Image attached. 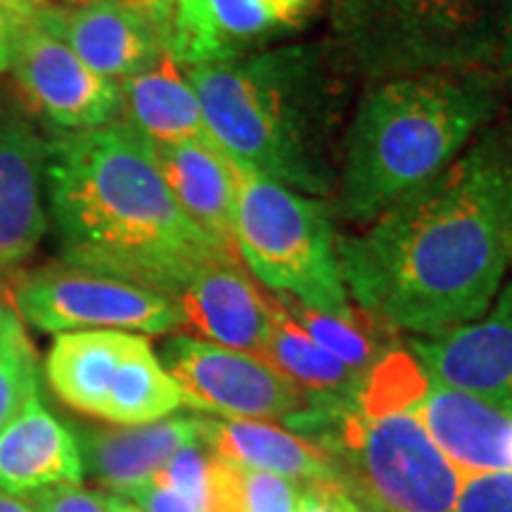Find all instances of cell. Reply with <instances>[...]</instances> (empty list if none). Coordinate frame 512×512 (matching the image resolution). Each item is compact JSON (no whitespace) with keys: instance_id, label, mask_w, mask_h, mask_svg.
Masks as SVG:
<instances>
[{"instance_id":"31","label":"cell","mask_w":512,"mask_h":512,"mask_svg":"<svg viewBox=\"0 0 512 512\" xmlns=\"http://www.w3.org/2000/svg\"><path fill=\"white\" fill-rule=\"evenodd\" d=\"M498 76L512 98V0H498Z\"/></svg>"},{"instance_id":"14","label":"cell","mask_w":512,"mask_h":512,"mask_svg":"<svg viewBox=\"0 0 512 512\" xmlns=\"http://www.w3.org/2000/svg\"><path fill=\"white\" fill-rule=\"evenodd\" d=\"M413 413L463 477L512 472V401L460 392L425 377Z\"/></svg>"},{"instance_id":"6","label":"cell","mask_w":512,"mask_h":512,"mask_svg":"<svg viewBox=\"0 0 512 512\" xmlns=\"http://www.w3.org/2000/svg\"><path fill=\"white\" fill-rule=\"evenodd\" d=\"M328 17L363 83L498 67V0H330Z\"/></svg>"},{"instance_id":"17","label":"cell","mask_w":512,"mask_h":512,"mask_svg":"<svg viewBox=\"0 0 512 512\" xmlns=\"http://www.w3.org/2000/svg\"><path fill=\"white\" fill-rule=\"evenodd\" d=\"M46 157L48 143L31 121L0 112V268L27 259L46 235Z\"/></svg>"},{"instance_id":"2","label":"cell","mask_w":512,"mask_h":512,"mask_svg":"<svg viewBox=\"0 0 512 512\" xmlns=\"http://www.w3.org/2000/svg\"><path fill=\"white\" fill-rule=\"evenodd\" d=\"M46 183L64 264L176 299L204 266L238 259L185 216L159 174L150 140L121 119L55 133Z\"/></svg>"},{"instance_id":"36","label":"cell","mask_w":512,"mask_h":512,"mask_svg":"<svg viewBox=\"0 0 512 512\" xmlns=\"http://www.w3.org/2000/svg\"><path fill=\"white\" fill-rule=\"evenodd\" d=\"M110 512H143L136 503L128 501L124 496H112L110 494Z\"/></svg>"},{"instance_id":"24","label":"cell","mask_w":512,"mask_h":512,"mask_svg":"<svg viewBox=\"0 0 512 512\" xmlns=\"http://www.w3.org/2000/svg\"><path fill=\"white\" fill-rule=\"evenodd\" d=\"M273 297L309 332L313 342H318L328 354L363 377H368L377 363L401 347L396 342L399 339L396 332L382 325L380 320L368 316L356 304L342 313H323L306 309V306L292 302V299L278 297V294H273Z\"/></svg>"},{"instance_id":"21","label":"cell","mask_w":512,"mask_h":512,"mask_svg":"<svg viewBox=\"0 0 512 512\" xmlns=\"http://www.w3.org/2000/svg\"><path fill=\"white\" fill-rule=\"evenodd\" d=\"M143 337L126 330L62 332L46 358L50 389L72 411L102 420L126 358Z\"/></svg>"},{"instance_id":"12","label":"cell","mask_w":512,"mask_h":512,"mask_svg":"<svg viewBox=\"0 0 512 512\" xmlns=\"http://www.w3.org/2000/svg\"><path fill=\"white\" fill-rule=\"evenodd\" d=\"M406 349L432 382L512 401V271L484 316Z\"/></svg>"},{"instance_id":"27","label":"cell","mask_w":512,"mask_h":512,"mask_svg":"<svg viewBox=\"0 0 512 512\" xmlns=\"http://www.w3.org/2000/svg\"><path fill=\"white\" fill-rule=\"evenodd\" d=\"M242 512H302L304 486L273 472L240 467Z\"/></svg>"},{"instance_id":"16","label":"cell","mask_w":512,"mask_h":512,"mask_svg":"<svg viewBox=\"0 0 512 512\" xmlns=\"http://www.w3.org/2000/svg\"><path fill=\"white\" fill-rule=\"evenodd\" d=\"M204 420L202 415H171L138 427H81L74 434L83 470L112 496H131L181 448L202 441Z\"/></svg>"},{"instance_id":"18","label":"cell","mask_w":512,"mask_h":512,"mask_svg":"<svg viewBox=\"0 0 512 512\" xmlns=\"http://www.w3.org/2000/svg\"><path fill=\"white\" fill-rule=\"evenodd\" d=\"M157 169L178 207L216 247L238 256L235 211H238L240 169L216 143H150ZM240 259V256H238Z\"/></svg>"},{"instance_id":"37","label":"cell","mask_w":512,"mask_h":512,"mask_svg":"<svg viewBox=\"0 0 512 512\" xmlns=\"http://www.w3.org/2000/svg\"><path fill=\"white\" fill-rule=\"evenodd\" d=\"M36 3H38V0H36Z\"/></svg>"},{"instance_id":"20","label":"cell","mask_w":512,"mask_h":512,"mask_svg":"<svg viewBox=\"0 0 512 512\" xmlns=\"http://www.w3.org/2000/svg\"><path fill=\"white\" fill-rule=\"evenodd\" d=\"M202 439L228 463L273 472L302 484L304 489L325 484L342 486V475L330 453L290 427H280L278 422L207 418Z\"/></svg>"},{"instance_id":"29","label":"cell","mask_w":512,"mask_h":512,"mask_svg":"<svg viewBox=\"0 0 512 512\" xmlns=\"http://www.w3.org/2000/svg\"><path fill=\"white\" fill-rule=\"evenodd\" d=\"M456 512H512V472L465 475Z\"/></svg>"},{"instance_id":"32","label":"cell","mask_w":512,"mask_h":512,"mask_svg":"<svg viewBox=\"0 0 512 512\" xmlns=\"http://www.w3.org/2000/svg\"><path fill=\"white\" fill-rule=\"evenodd\" d=\"M131 10H136L138 15H143L147 22L152 24L162 36L164 46L169 43V31H171V19H174V5L176 0H121ZM169 53V50H166Z\"/></svg>"},{"instance_id":"13","label":"cell","mask_w":512,"mask_h":512,"mask_svg":"<svg viewBox=\"0 0 512 512\" xmlns=\"http://www.w3.org/2000/svg\"><path fill=\"white\" fill-rule=\"evenodd\" d=\"M36 19L95 74L126 81L162 60L159 31L121 0H67L36 3Z\"/></svg>"},{"instance_id":"7","label":"cell","mask_w":512,"mask_h":512,"mask_svg":"<svg viewBox=\"0 0 512 512\" xmlns=\"http://www.w3.org/2000/svg\"><path fill=\"white\" fill-rule=\"evenodd\" d=\"M332 202L240 171L235 247L261 287L323 313L349 311Z\"/></svg>"},{"instance_id":"9","label":"cell","mask_w":512,"mask_h":512,"mask_svg":"<svg viewBox=\"0 0 512 512\" xmlns=\"http://www.w3.org/2000/svg\"><path fill=\"white\" fill-rule=\"evenodd\" d=\"M185 399V411L221 420L290 422L311 408L306 396L261 356L204 339L171 335L159 349Z\"/></svg>"},{"instance_id":"4","label":"cell","mask_w":512,"mask_h":512,"mask_svg":"<svg viewBox=\"0 0 512 512\" xmlns=\"http://www.w3.org/2000/svg\"><path fill=\"white\" fill-rule=\"evenodd\" d=\"M503 102L496 69L363 83L342 140L337 219L363 228L430 183L501 119Z\"/></svg>"},{"instance_id":"23","label":"cell","mask_w":512,"mask_h":512,"mask_svg":"<svg viewBox=\"0 0 512 512\" xmlns=\"http://www.w3.org/2000/svg\"><path fill=\"white\" fill-rule=\"evenodd\" d=\"M264 361L309 399L311 408H339L354 403L366 377L328 354L273 297V323Z\"/></svg>"},{"instance_id":"33","label":"cell","mask_w":512,"mask_h":512,"mask_svg":"<svg viewBox=\"0 0 512 512\" xmlns=\"http://www.w3.org/2000/svg\"><path fill=\"white\" fill-rule=\"evenodd\" d=\"M15 27V19L0 10V72L10 69L12 46H15Z\"/></svg>"},{"instance_id":"15","label":"cell","mask_w":512,"mask_h":512,"mask_svg":"<svg viewBox=\"0 0 512 512\" xmlns=\"http://www.w3.org/2000/svg\"><path fill=\"white\" fill-rule=\"evenodd\" d=\"M183 335L261 356L273 323V294L240 259L204 266L176 297Z\"/></svg>"},{"instance_id":"34","label":"cell","mask_w":512,"mask_h":512,"mask_svg":"<svg viewBox=\"0 0 512 512\" xmlns=\"http://www.w3.org/2000/svg\"><path fill=\"white\" fill-rule=\"evenodd\" d=\"M0 10L15 22H22V19L36 15V0H0Z\"/></svg>"},{"instance_id":"22","label":"cell","mask_w":512,"mask_h":512,"mask_svg":"<svg viewBox=\"0 0 512 512\" xmlns=\"http://www.w3.org/2000/svg\"><path fill=\"white\" fill-rule=\"evenodd\" d=\"M121 121L150 143H209L200 98L169 53L150 69L121 81ZM214 143V140H211Z\"/></svg>"},{"instance_id":"10","label":"cell","mask_w":512,"mask_h":512,"mask_svg":"<svg viewBox=\"0 0 512 512\" xmlns=\"http://www.w3.org/2000/svg\"><path fill=\"white\" fill-rule=\"evenodd\" d=\"M330 0H176L166 50L183 69L235 62L299 36Z\"/></svg>"},{"instance_id":"1","label":"cell","mask_w":512,"mask_h":512,"mask_svg":"<svg viewBox=\"0 0 512 512\" xmlns=\"http://www.w3.org/2000/svg\"><path fill=\"white\" fill-rule=\"evenodd\" d=\"M337 247L351 302L396 335L430 339L484 316L512 271V119Z\"/></svg>"},{"instance_id":"8","label":"cell","mask_w":512,"mask_h":512,"mask_svg":"<svg viewBox=\"0 0 512 512\" xmlns=\"http://www.w3.org/2000/svg\"><path fill=\"white\" fill-rule=\"evenodd\" d=\"M12 299L29 325L53 335L79 330H126L145 337L181 332L176 299L64 261L27 275Z\"/></svg>"},{"instance_id":"26","label":"cell","mask_w":512,"mask_h":512,"mask_svg":"<svg viewBox=\"0 0 512 512\" xmlns=\"http://www.w3.org/2000/svg\"><path fill=\"white\" fill-rule=\"evenodd\" d=\"M216 465L219 458L202 441L181 448L174 458L157 472L152 482L162 484L166 489H174L200 508V512L209 510L211 494H214Z\"/></svg>"},{"instance_id":"5","label":"cell","mask_w":512,"mask_h":512,"mask_svg":"<svg viewBox=\"0 0 512 512\" xmlns=\"http://www.w3.org/2000/svg\"><path fill=\"white\" fill-rule=\"evenodd\" d=\"M425 377L399 347L370 370L354 403L306 408L287 422L330 453L342 489L366 512H456L463 475L413 413Z\"/></svg>"},{"instance_id":"3","label":"cell","mask_w":512,"mask_h":512,"mask_svg":"<svg viewBox=\"0 0 512 512\" xmlns=\"http://www.w3.org/2000/svg\"><path fill=\"white\" fill-rule=\"evenodd\" d=\"M183 72L211 140L240 171L335 200L356 76L328 38Z\"/></svg>"},{"instance_id":"19","label":"cell","mask_w":512,"mask_h":512,"mask_svg":"<svg viewBox=\"0 0 512 512\" xmlns=\"http://www.w3.org/2000/svg\"><path fill=\"white\" fill-rule=\"evenodd\" d=\"M83 458L76 434L31 399L0 430V491L27 496L60 484H81Z\"/></svg>"},{"instance_id":"25","label":"cell","mask_w":512,"mask_h":512,"mask_svg":"<svg viewBox=\"0 0 512 512\" xmlns=\"http://www.w3.org/2000/svg\"><path fill=\"white\" fill-rule=\"evenodd\" d=\"M36 396V349L17 313L0 304V430Z\"/></svg>"},{"instance_id":"11","label":"cell","mask_w":512,"mask_h":512,"mask_svg":"<svg viewBox=\"0 0 512 512\" xmlns=\"http://www.w3.org/2000/svg\"><path fill=\"white\" fill-rule=\"evenodd\" d=\"M10 69L27 110L60 131L107 126L121 117L119 81L86 67L36 15L17 22Z\"/></svg>"},{"instance_id":"30","label":"cell","mask_w":512,"mask_h":512,"mask_svg":"<svg viewBox=\"0 0 512 512\" xmlns=\"http://www.w3.org/2000/svg\"><path fill=\"white\" fill-rule=\"evenodd\" d=\"M126 498L136 503L143 512H200V508L190 498L155 482L143 484Z\"/></svg>"},{"instance_id":"35","label":"cell","mask_w":512,"mask_h":512,"mask_svg":"<svg viewBox=\"0 0 512 512\" xmlns=\"http://www.w3.org/2000/svg\"><path fill=\"white\" fill-rule=\"evenodd\" d=\"M0 512H34L24 498L12 496L8 491H0Z\"/></svg>"},{"instance_id":"28","label":"cell","mask_w":512,"mask_h":512,"mask_svg":"<svg viewBox=\"0 0 512 512\" xmlns=\"http://www.w3.org/2000/svg\"><path fill=\"white\" fill-rule=\"evenodd\" d=\"M34 512H110V494L81 484H60L22 496Z\"/></svg>"}]
</instances>
